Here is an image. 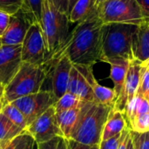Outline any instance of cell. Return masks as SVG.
I'll use <instances>...</instances> for the list:
<instances>
[{"label": "cell", "instance_id": "5bb4252c", "mask_svg": "<svg viewBox=\"0 0 149 149\" xmlns=\"http://www.w3.org/2000/svg\"><path fill=\"white\" fill-rule=\"evenodd\" d=\"M73 65L78 69V71L89 82V84L93 89L94 102L101 104V105L113 107L114 103L118 98L115 91L113 90V88L106 87L98 83V81L96 80V79L93 73V69H92L93 66L78 65Z\"/></svg>", "mask_w": 149, "mask_h": 149}, {"label": "cell", "instance_id": "bcb514c9", "mask_svg": "<svg viewBox=\"0 0 149 149\" xmlns=\"http://www.w3.org/2000/svg\"><path fill=\"white\" fill-rule=\"evenodd\" d=\"M146 21H147V23L148 24V25H149V18H148V19H145Z\"/></svg>", "mask_w": 149, "mask_h": 149}, {"label": "cell", "instance_id": "f1b7e54d", "mask_svg": "<svg viewBox=\"0 0 149 149\" xmlns=\"http://www.w3.org/2000/svg\"><path fill=\"white\" fill-rule=\"evenodd\" d=\"M131 138L134 149H149V131L145 133L131 131Z\"/></svg>", "mask_w": 149, "mask_h": 149}, {"label": "cell", "instance_id": "e575fe53", "mask_svg": "<svg viewBox=\"0 0 149 149\" xmlns=\"http://www.w3.org/2000/svg\"><path fill=\"white\" fill-rule=\"evenodd\" d=\"M136 2L141 8L144 19L149 18V0H136Z\"/></svg>", "mask_w": 149, "mask_h": 149}, {"label": "cell", "instance_id": "d6a6232c", "mask_svg": "<svg viewBox=\"0 0 149 149\" xmlns=\"http://www.w3.org/2000/svg\"><path fill=\"white\" fill-rule=\"evenodd\" d=\"M10 15L0 10V37L3 34V32L5 31L9 22H10Z\"/></svg>", "mask_w": 149, "mask_h": 149}, {"label": "cell", "instance_id": "603a6c76", "mask_svg": "<svg viewBox=\"0 0 149 149\" xmlns=\"http://www.w3.org/2000/svg\"><path fill=\"white\" fill-rule=\"evenodd\" d=\"M2 113L15 126L17 127L25 130L27 127V122L25 120V118L24 114L20 112L18 108H17L14 105L11 103H6L4 104L3 109H2Z\"/></svg>", "mask_w": 149, "mask_h": 149}, {"label": "cell", "instance_id": "44dd1931", "mask_svg": "<svg viewBox=\"0 0 149 149\" xmlns=\"http://www.w3.org/2000/svg\"><path fill=\"white\" fill-rule=\"evenodd\" d=\"M24 130L12 124L1 112L0 113V149H3L12 139Z\"/></svg>", "mask_w": 149, "mask_h": 149}, {"label": "cell", "instance_id": "7402d4cb", "mask_svg": "<svg viewBox=\"0 0 149 149\" xmlns=\"http://www.w3.org/2000/svg\"><path fill=\"white\" fill-rule=\"evenodd\" d=\"M147 113H149V101L138 95L127 104L124 110V114L128 123L135 117Z\"/></svg>", "mask_w": 149, "mask_h": 149}, {"label": "cell", "instance_id": "d4e9b609", "mask_svg": "<svg viewBox=\"0 0 149 149\" xmlns=\"http://www.w3.org/2000/svg\"><path fill=\"white\" fill-rule=\"evenodd\" d=\"M31 17L33 23H38L41 19L42 0H24L21 7Z\"/></svg>", "mask_w": 149, "mask_h": 149}, {"label": "cell", "instance_id": "52a82bcc", "mask_svg": "<svg viewBox=\"0 0 149 149\" xmlns=\"http://www.w3.org/2000/svg\"><path fill=\"white\" fill-rule=\"evenodd\" d=\"M57 100V98L51 90H41L38 93L21 97L12 101L11 104L24 114L29 126L47 109L53 107Z\"/></svg>", "mask_w": 149, "mask_h": 149}, {"label": "cell", "instance_id": "9c48e42d", "mask_svg": "<svg viewBox=\"0 0 149 149\" xmlns=\"http://www.w3.org/2000/svg\"><path fill=\"white\" fill-rule=\"evenodd\" d=\"M36 144L47 142L56 137H63L58 124L54 107H51L25 129Z\"/></svg>", "mask_w": 149, "mask_h": 149}, {"label": "cell", "instance_id": "6da1fadb", "mask_svg": "<svg viewBox=\"0 0 149 149\" xmlns=\"http://www.w3.org/2000/svg\"><path fill=\"white\" fill-rule=\"evenodd\" d=\"M102 25L97 10L86 20L76 24L70 31L65 45L52 59L65 54L72 65L87 66H93L98 61H101Z\"/></svg>", "mask_w": 149, "mask_h": 149}, {"label": "cell", "instance_id": "ffe728a7", "mask_svg": "<svg viewBox=\"0 0 149 149\" xmlns=\"http://www.w3.org/2000/svg\"><path fill=\"white\" fill-rule=\"evenodd\" d=\"M81 103L79 107L75 108L62 112L60 113H56L58 127L65 139L68 140L70 138L71 133L76 125V122L79 114V111H80Z\"/></svg>", "mask_w": 149, "mask_h": 149}, {"label": "cell", "instance_id": "1f68e13d", "mask_svg": "<svg viewBox=\"0 0 149 149\" xmlns=\"http://www.w3.org/2000/svg\"><path fill=\"white\" fill-rule=\"evenodd\" d=\"M67 146H68V149H100V144L99 145L84 144L71 139L67 140Z\"/></svg>", "mask_w": 149, "mask_h": 149}, {"label": "cell", "instance_id": "ab89813d", "mask_svg": "<svg viewBox=\"0 0 149 149\" xmlns=\"http://www.w3.org/2000/svg\"><path fill=\"white\" fill-rule=\"evenodd\" d=\"M4 88L5 86L0 82V100L3 99V95H4Z\"/></svg>", "mask_w": 149, "mask_h": 149}, {"label": "cell", "instance_id": "74e56055", "mask_svg": "<svg viewBox=\"0 0 149 149\" xmlns=\"http://www.w3.org/2000/svg\"><path fill=\"white\" fill-rule=\"evenodd\" d=\"M57 149H68V146H67V140L65 139L64 137H60L58 146H57Z\"/></svg>", "mask_w": 149, "mask_h": 149}, {"label": "cell", "instance_id": "cb8c5ba5", "mask_svg": "<svg viewBox=\"0 0 149 149\" xmlns=\"http://www.w3.org/2000/svg\"><path fill=\"white\" fill-rule=\"evenodd\" d=\"M81 102L82 100L78 96L71 93H66L56 101L53 107L55 108L56 113H60L79 107Z\"/></svg>", "mask_w": 149, "mask_h": 149}, {"label": "cell", "instance_id": "4fadbf2b", "mask_svg": "<svg viewBox=\"0 0 149 149\" xmlns=\"http://www.w3.org/2000/svg\"><path fill=\"white\" fill-rule=\"evenodd\" d=\"M141 62L134 58L130 60L129 67L125 79L123 89L117 98L113 108L124 113L127 104L136 96L140 84Z\"/></svg>", "mask_w": 149, "mask_h": 149}, {"label": "cell", "instance_id": "d590c367", "mask_svg": "<svg viewBox=\"0 0 149 149\" xmlns=\"http://www.w3.org/2000/svg\"><path fill=\"white\" fill-rule=\"evenodd\" d=\"M68 2L69 0H53L56 8L62 13H65L66 15L68 13Z\"/></svg>", "mask_w": 149, "mask_h": 149}, {"label": "cell", "instance_id": "83f0119b", "mask_svg": "<svg viewBox=\"0 0 149 149\" xmlns=\"http://www.w3.org/2000/svg\"><path fill=\"white\" fill-rule=\"evenodd\" d=\"M136 95L143 97L149 101V69L142 65L141 70L140 84Z\"/></svg>", "mask_w": 149, "mask_h": 149}, {"label": "cell", "instance_id": "484cf974", "mask_svg": "<svg viewBox=\"0 0 149 149\" xmlns=\"http://www.w3.org/2000/svg\"><path fill=\"white\" fill-rule=\"evenodd\" d=\"M129 129L136 133L149 131V113L139 115L129 122Z\"/></svg>", "mask_w": 149, "mask_h": 149}, {"label": "cell", "instance_id": "836d02e7", "mask_svg": "<svg viewBox=\"0 0 149 149\" xmlns=\"http://www.w3.org/2000/svg\"><path fill=\"white\" fill-rule=\"evenodd\" d=\"M60 137H56L47 142H44V143H39L37 144L38 149H57V146Z\"/></svg>", "mask_w": 149, "mask_h": 149}, {"label": "cell", "instance_id": "4316f807", "mask_svg": "<svg viewBox=\"0 0 149 149\" xmlns=\"http://www.w3.org/2000/svg\"><path fill=\"white\" fill-rule=\"evenodd\" d=\"M31 141H33L32 137L24 130L12 139L3 149H25Z\"/></svg>", "mask_w": 149, "mask_h": 149}, {"label": "cell", "instance_id": "2e32d148", "mask_svg": "<svg viewBox=\"0 0 149 149\" xmlns=\"http://www.w3.org/2000/svg\"><path fill=\"white\" fill-rule=\"evenodd\" d=\"M134 58L141 63L149 58V25L144 19L138 26L133 38Z\"/></svg>", "mask_w": 149, "mask_h": 149}, {"label": "cell", "instance_id": "7c38bea8", "mask_svg": "<svg viewBox=\"0 0 149 149\" xmlns=\"http://www.w3.org/2000/svg\"><path fill=\"white\" fill-rule=\"evenodd\" d=\"M32 23L29 15L21 8L16 13L10 15L9 24L0 37V44L3 45H21Z\"/></svg>", "mask_w": 149, "mask_h": 149}, {"label": "cell", "instance_id": "8d00e7d4", "mask_svg": "<svg viewBox=\"0 0 149 149\" xmlns=\"http://www.w3.org/2000/svg\"><path fill=\"white\" fill-rule=\"evenodd\" d=\"M131 136V130H129V132L127 133V134L126 135V137L123 139V141H121V143L120 144L119 149H127V142L130 139Z\"/></svg>", "mask_w": 149, "mask_h": 149}, {"label": "cell", "instance_id": "ba28073f", "mask_svg": "<svg viewBox=\"0 0 149 149\" xmlns=\"http://www.w3.org/2000/svg\"><path fill=\"white\" fill-rule=\"evenodd\" d=\"M23 63L42 65L46 62V52L42 30L38 23H32L21 44Z\"/></svg>", "mask_w": 149, "mask_h": 149}, {"label": "cell", "instance_id": "277c9868", "mask_svg": "<svg viewBox=\"0 0 149 149\" xmlns=\"http://www.w3.org/2000/svg\"><path fill=\"white\" fill-rule=\"evenodd\" d=\"M139 24L127 23H107L101 27L102 58L107 62L114 58L134 59L133 38Z\"/></svg>", "mask_w": 149, "mask_h": 149}, {"label": "cell", "instance_id": "30bf717a", "mask_svg": "<svg viewBox=\"0 0 149 149\" xmlns=\"http://www.w3.org/2000/svg\"><path fill=\"white\" fill-rule=\"evenodd\" d=\"M45 63L49 67L47 79L51 80L50 90L58 100L67 93L70 72L73 65L65 54Z\"/></svg>", "mask_w": 149, "mask_h": 149}, {"label": "cell", "instance_id": "7dc6e473", "mask_svg": "<svg viewBox=\"0 0 149 149\" xmlns=\"http://www.w3.org/2000/svg\"><path fill=\"white\" fill-rule=\"evenodd\" d=\"M0 45H1V44H0Z\"/></svg>", "mask_w": 149, "mask_h": 149}, {"label": "cell", "instance_id": "3957f363", "mask_svg": "<svg viewBox=\"0 0 149 149\" xmlns=\"http://www.w3.org/2000/svg\"><path fill=\"white\" fill-rule=\"evenodd\" d=\"M113 107L94 101H82L79 114L70 138L80 143L99 145L108 114Z\"/></svg>", "mask_w": 149, "mask_h": 149}, {"label": "cell", "instance_id": "f6af8a7d", "mask_svg": "<svg viewBox=\"0 0 149 149\" xmlns=\"http://www.w3.org/2000/svg\"><path fill=\"white\" fill-rule=\"evenodd\" d=\"M104 1H106V0H96V4L98 5V4H100V3H102Z\"/></svg>", "mask_w": 149, "mask_h": 149}, {"label": "cell", "instance_id": "b9f144b4", "mask_svg": "<svg viewBox=\"0 0 149 149\" xmlns=\"http://www.w3.org/2000/svg\"><path fill=\"white\" fill-rule=\"evenodd\" d=\"M34 145H35V141L33 140L29 143V145L25 148V149H34Z\"/></svg>", "mask_w": 149, "mask_h": 149}, {"label": "cell", "instance_id": "ac0fdd59", "mask_svg": "<svg viewBox=\"0 0 149 149\" xmlns=\"http://www.w3.org/2000/svg\"><path fill=\"white\" fill-rule=\"evenodd\" d=\"M106 63H108L111 65L110 79L113 83V90L115 91L117 97H119L123 89L130 60L122 58H114L108 59Z\"/></svg>", "mask_w": 149, "mask_h": 149}, {"label": "cell", "instance_id": "7a4b0ae2", "mask_svg": "<svg viewBox=\"0 0 149 149\" xmlns=\"http://www.w3.org/2000/svg\"><path fill=\"white\" fill-rule=\"evenodd\" d=\"M70 24L68 16L56 8L53 0H42L39 24L45 41L46 62L65 45L70 33Z\"/></svg>", "mask_w": 149, "mask_h": 149}, {"label": "cell", "instance_id": "9a60e30c", "mask_svg": "<svg viewBox=\"0 0 149 149\" xmlns=\"http://www.w3.org/2000/svg\"><path fill=\"white\" fill-rule=\"evenodd\" d=\"M67 93L78 96L82 101H94L93 89L89 82L74 65L70 72Z\"/></svg>", "mask_w": 149, "mask_h": 149}, {"label": "cell", "instance_id": "60d3db41", "mask_svg": "<svg viewBox=\"0 0 149 149\" xmlns=\"http://www.w3.org/2000/svg\"><path fill=\"white\" fill-rule=\"evenodd\" d=\"M127 149H134V144H133V141H132V138L130 136V139L127 142Z\"/></svg>", "mask_w": 149, "mask_h": 149}, {"label": "cell", "instance_id": "f546056e", "mask_svg": "<svg viewBox=\"0 0 149 149\" xmlns=\"http://www.w3.org/2000/svg\"><path fill=\"white\" fill-rule=\"evenodd\" d=\"M129 130L130 129L127 128L121 134H120L111 139H108L106 141H101V142L100 143V149H119L120 144L121 143L123 139L126 137V135L127 134Z\"/></svg>", "mask_w": 149, "mask_h": 149}, {"label": "cell", "instance_id": "7bdbcfd3", "mask_svg": "<svg viewBox=\"0 0 149 149\" xmlns=\"http://www.w3.org/2000/svg\"><path fill=\"white\" fill-rule=\"evenodd\" d=\"M4 104H6L4 99H1V100H0V113H1V112H2V109H3Z\"/></svg>", "mask_w": 149, "mask_h": 149}, {"label": "cell", "instance_id": "e0dca14e", "mask_svg": "<svg viewBox=\"0 0 149 149\" xmlns=\"http://www.w3.org/2000/svg\"><path fill=\"white\" fill-rule=\"evenodd\" d=\"M127 128H129V127L127 126V121L124 113L115 110L113 107L104 126L101 141L111 139L121 134Z\"/></svg>", "mask_w": 149, "mask_h": 149}, {"label": "cell", "instance_id": "d6986e66", "mask_svg": "<svg viewBox=\"0 0 149 149\" xmlns=\"http://www.w3.org/2000/svg\"><path fill=\"white\" fill-rule=\"evenodd\" d=\"M96 10V0H78L68 13V18L71 24H79L88 18Z\"/></svg>", "mask_w": 149, "mask_h": 149}, {"label": "cell", "instance_id": "4dcf8cb0", "mask_svg": "<svg viewBox=\"0 0 149 149\" xmlns=\"http://www.w3.org/2000/svg\"><path fill=\"white\" fill-rule=\"evenodd\" d=\"M24 0H0V10L12 15L21 9Z\"/></svg>", "mask_w": 149, "mask_h": 149}, {"label": "cell", "instance_id": "ee69618b", "mask_svg": "<svg viewBox=\"0 0 149 149\" xmlns=\"http://www.w3.org/2000/svg\"><path fill=\"white\" fill-rule=\"evenodd\" d=\"M141 65H143V66H146V67H148L149 69V58L147 60V61H145V62H143V63H141Z\"/></svg>", "mask_w": 149, "mask_h": 149}, {"label": "cell", "instance_id": "5b68a950", "mask_svg": "<svg viewBox=\"0 0 149 149\" xmlns=\"http://www.w3.org/2000/svg\"><path fill=\"white\" fill-rule=\"evenodd\" d=\"M48 71L46 63L42 65L23 63L17 73L4 88L5 102L11 103L21 97L41 91Z\"/></svg>", "mask_w": 149, "mask_h": 149}, {"label": "cell", "instance_id": "8992f818", "mask_svg": "<svg viewBox=\"0 0 149 149\" xmlns=\"http://www.w3.org/2000/svg\"><path fill=\"white\" fill-rule=\"evenodd\" d=\"M103 24L127 23L140 24L144 17L136 0H106L97 5Z\"/></svg>", "mask_w": 149, "mask_h": 149}, {"label": "cell", "instance_id": "8fae6325", "mask_svg": "<svg viewBox=\"0 0 149 149\" xmlns=\"http://www.w3.org/2000/svg\"><path fill=\"white\" fill-rule=\"evenodd\" d=\"M23 64L21 45H0V82L6 86Z\"/></svg>", "mask_w": 149, "mask_h": 149}, {"label": "cell", "instance_id": "f35d334b", "mask_svg": "<svg viewBox=\"0 0 149 149\" xmlns=\"http://www.w3.org/2000/svg\"><path fill=\"white\" fill-rule=\"evenodd\" d=\"M78 0H69V2H68V13L70 12V10H72V8L73 7V5L75 4V3ZM68 13H67V16H68Z\"/></svg>", "mask_w": 149, "mask_h": 149}]
</instances>
